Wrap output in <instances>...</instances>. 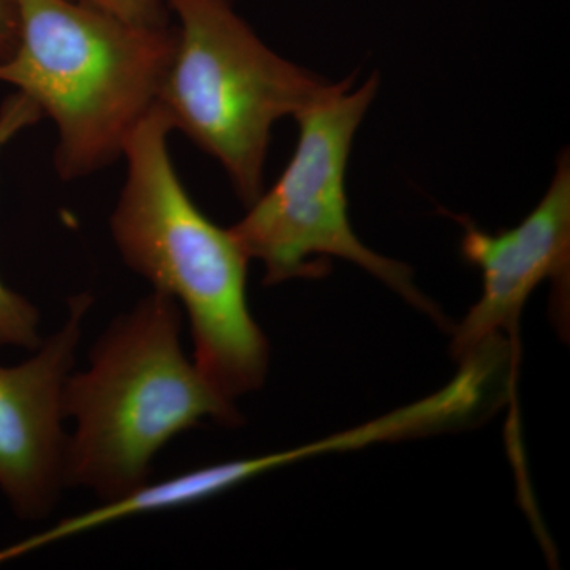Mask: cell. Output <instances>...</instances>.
Instances as JSON below:
<instances>
[{
    "label": "cell",
    "mask_w": 570,
    "mask_h": 570,
    "mask_svg": "<svg viewBox=\"0 0 570 570\" xmlns=\"http://www.w3.org/2000/svg\"><path fill=\"white\" fill-rule=\"evenodd\" d=\"M146 29H170V10L165 0H77Z\"/></svg>",
    "instance_id": "30bf717a"
},
{
    "label": "cell",
    "mask_w": 570,
    "mask_h": 570,
    "mask_svg": "<svg viewBox=\"0 0 570 570\" xmlns=\"http://www.w3.org/2000/svg\"><path fill=\"white\" fill-rule=\"evenodd\" d=\"M43 118L39 107L24 94L7 97L0 105V151L14 137ZM40 313L26 296L0 279V348L18 347L36 351L41 344Z\"/></svg>",
    "instance_id": "9c48e42d"
},
{
    "label": "cell",
    "mask_w": 570,
    "mask_h": 570,
    "mask_svg": "<svg viewBox=\"0 0 570 570\" xmlns=\"http://www.w3.org/2000/svg\"><path fill=\"white\" fill-rule=\"evenodd\" d=\"M183 318L171 296L153 291L108 325L88 367L69 374L66 487L102 501L122 497L148 482L157 453L178 434L205 420L243 422L234 401L184 354Z\"/></svg>",
    "instance_id": "7a4b0ae2"
},
{
    "label": "cell",
    "mask_w": 570,
    "mask_h": 570,
    "mask_svg": "<svg viewBox=\"0 0 570 570\" xmlns=\"http://www.w3.org/2000/svg\"><path fill=\"white\" fill-rule=\"evenodd\" d=\"M91 305V296H75L31 358L0 366V491L22 520L50 515L67 489L62 393Z\"/></svg>",
    "instance_id": "8992f818"
},
{
    "label": "cell",
    "mask_w": 570,
    "mask_h": 570,
    "mask_svg": "<svg viewBox=\"0 0 570 570\" xmlns=\"http://www.w3.org/2000/svg\"><path fill=\"white\" fill-rule=\"evenodd\" d=\"M170 122L154 105L124 146L126 179L110 217L116 249L189 322L194 363L228 400L264 385L268 341L250 313V258L197 205L171 159Z\"/></svg>",
    "instance_id": "6da1fadb"
},
{
    "label": "cell",
    "mask_w": 570,
    "mask_h": 570,
    "mask_svg": "<svg viewBox=\"0 0 570 570\" xmlns=\"http://www.w3.org/2000/svg\"><path fill=\"white\" fill-rule=\"evenodd\" d=\"M178 20L157 105L171 129L220 164L247 206L264 193L273 127L330 81L287 61L236 13L232 0H165Z\"/></svg>",
    "instance_id": "277c9868"
},
{
    "label": "cell",
    "mask_w": 570,
    "mask_h": 570,
    "mask_svg": "<svg viewBox=\"0 0 570 570\" xmlns=\"http://www.w3.org/2000/svg\"><path fill=\"white\" fill-rule=\"evenodd\" d=\"M463 227L461 254L482 273V295L453 328L452 354L464 360L508 332L517 346L519 322L528 298L543 281L564 294L570 255V160L561 154L550 187L517 227L487 234L471 219Z\"/></svg>",
    "instance_id": "52a82bcc"
},
{
    "label": "cell",
    "mask_w": 570,
    "mask_h": 570,
    "mask_svg": "<svg viewBox=\"0 0 570 570\" xmlns=\"http://www.w3.org/2000/svg\"><path fill=\"white\" fill-rule=\"evenodd\" d=\"M20 37V17L14 0H0V62L14 51Z\"/></svg>",
    "instance_id": "8fae6325"
},
{
    "label": "cell",
    "mask_w": 570,
    "mask_h": 570,
    "mask_svg": "<svg viewBox=\"0 0 570 570\" xmlns=\"http://www.w3.org/2000/svg\"><path fill=\"white\" fill-rule=\"evenodd\" d=\"M354 78L328 82L296 112L298 141L291 163L230 230L247 257L264 265L266 285L316 279L328 273L330 257L343 258L442 322L441 311L415 285L412 269L363 245L348 219L352 142L379 89L377 75L358 89Z\"/></svg>",
    "instance_id": "5b68a950"
},
{
    "label": "cell",
    "mask_w": 570,
    "mask_h": 570,
    "mask_svg": "<svg viewBox=\"0 0 570 570\" xmlns=\"http://www.w3.org/2000/svg\"><path fill=\"white\" fill-rule=\"evenodd\" d=\"M14 2L20 37L0 62V82L55 122L59 178H88L122 159L127 138L156 105L175 28H140L77 0Z\"/></svg>",
    "instance_id": "3957f363"
},
{
    "label": "cell",
    "mask_w": 570,
    "mask_h": 570,
    "mask_svg": "<svg viewBox=\"0 0 570 570\" xmlns=\"http://www.w3.org/2000/svg\"><path fill=\"white\" fill-rule=\"evenodd\" d=\"M268 471V455H258L194 469V471L184 472V474L156 483H149L148 480L122 497L102 501V504L88 510V512L58 521L50 530L41 531L10 549L0 551V562L13 560L21 554L39 550L41 547L51 546V543L73 538V535L85 534V532L96 530L104 524L115 523V521L205 501V499L224 493V491L234 489L239 483Z\"/></svg>",
    "instance_id": "ba28073f"
}]
</instances>
